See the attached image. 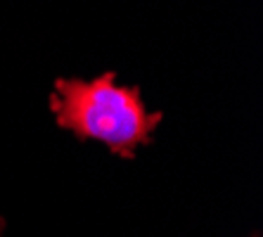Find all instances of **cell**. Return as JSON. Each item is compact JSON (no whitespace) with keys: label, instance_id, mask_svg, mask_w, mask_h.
<instances>
[{"label":"cell","instance_id":"1","mask_svg":"<svg viewBox=\"0 0 263 237\" xmlns=\"http://www.w3.org/2000/svg\"><path fill=\"white\" fill-rule=\"evenodd\" d=\"M50 110L62 128L81 140H100L119 157H133L161 123L159 112L145 110L140 90L119 85L114 71L92 81L57 79Z\"/></svg>","mask_w":263,"mask_h":237}]
</instances>
